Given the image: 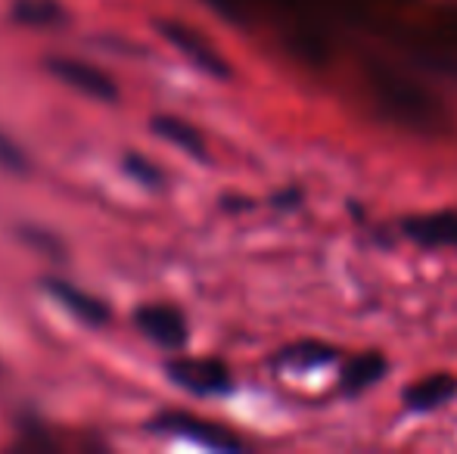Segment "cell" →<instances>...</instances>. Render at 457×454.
<instances>
[{
    "label": "cell",
    "instance_id": "6da1fadb",
    "mask_svg": "<svg viewBox=\"0 0 457 454\" xmlns=\"http://www.w3.org/2000/svg\"><path fill=\"white\" fill-rule=\"evenodd\" d=\"M44 72L54 81H60L62 87H72L75 94L87 100H96L103 106H112L121 100V87L106 69H100L91 60L81 56H66V54H50L44 60Z\"/></svg>",
    "mask_w": 457,
    "mask_h": 454
},
{
    "label": "cell",
    "instance_id": "7a4b0ae2",
    "mask_svg": "<svg viewBox=\"0 0 457 454\" xmlns=\"http://www.w3.org/2000/svg\"><path fill=\"white\" fill-rule=\"evenodd\" d=\"M153 25H156L159 37H162L169 47H175L193 69H199V72L209 75V78H215V81L234 78V69H230L228 56H224L199 29L181 22V19H156Z\"/></svg>",
    "mask_w": 457,
    "mask_h": 454
},
{
    "label": "cell",
    "instance_id": "3957f363",
    "mask_svg": "<svg viewBox=\"0 0 457 454\" xmlns=\"http://www.w3.org/2000/svg\"><path fill=\"white\" fill-rule=\"evenodd\" d=\"M165 376L190 395H224L234 389V374L215 355H175L165 361Z\"/></svg>",
    "mask_w": 457,
    "mask_h": 454
},
{
    "label": "cell",
    "instance_id": "277c9868",
    "mask_svg": "<svg viewBox=\"0 0 457 454\" xmlns=\"http://www.w3.org/2000/svg\"><path fill=\"white\" fill-rule=\"evenodd\" d=\"M150 433H165V436H181L190 439L196 445L205 449H218V451H243L246 442L237 436L230 426L215 424V420L196 417L190 411H159L150 420Z\"/></svg>",
    "mask_w": 457,
    "mask_h": 454
},
{
    "label": "cell",
    "instance_id": "5b68a950",
    "mask_svg": "<svg viewBox=\"0 0 457 454\" xmlns=\"http://www.w3.org/2000/svg\"><path fill=\"white\" fill-rule=\"evenodd\" d=\"M134 327L144 340L165 351H181L190 340L187 315L175 302H144L134 309Z\"/></svg>",
    "mask_w": 457,
    "mask_h": 454
},
{
    "label": "cell",
    "instance_id": "8992f818",
    "mask_svg": "<svg viewBox=\"0 0 457 454\" xmlns=\"http://www.w3.org/2000/svg\"><path fill=\"white\" fill-rule=\"evenodd\" d=\"M398 234L408 243H414L417 249H427V252H442V249L457 252V209L404 215L398 221Z\"/></svg>",
    "mask_w": 457,
    "mask_h": 454
},
{
    "label": "cell",
    "instance_id": "52a82bcc",
    "mask_svg": "<svg viewBox=\"0 0 457 454\" xmlns=\"http://www.w3.org/2000/svg\"><path fill=\"white\" fill-rule=\"evenodd\" d=\"M41 286L50 293V299H54L56 305H62L69 315L79 318V321L87 324V327H106L109 318H112V315H109V305L103 302V299H96L94 293L75 286L72 280L47 277Z\"/></svg>",
    "mask_w": 457,
    "mask_h": 454
},
{
    "label": "cell",
    "instance_id": "ba28073f",
    "mask_svg": "<svg viewBox=\"0 0 457 454\" xmlns=\"http://www.w3.org/2000/svg\"><path fill=\"white\" fill-rule=\"evenodd\" d=\"M457 399V374H427L402 389V408L408 414L442 411Z\"/></svg>",
    "mask_w": 457,
    "mask_h": 454
},
{
    "label": "cell",
    "instance_id": "9c48e42d",
    "mask_svg": "<svg viewBox=\"0 0 457 454\" xmlns=\"http://www.w3.org/2000/svg\"><path fill=\"white\" fill-rule=\"evenodd\" d=\"M150 131L156 134L159 140H165L169 146L181 150L184 156L196 159V162H209V140H205V131L193 125V121L181 119V115L156 112L150 119Z\"/></svg>",
    "mask_w": 457,
    "mask_h": 454
},
{
    "label": "cell",
    "instance_id": "30bf717a",
    "mask_svg": "<svg viewBox=\"0 0 457 454\" xmlns=\"http://www.w3.org/2000/svg\"><path fill=\"white\" fill-rule=\"evenodd\" d=\"M386 374H389V361L383 351H361V355L345 358L339 367V395L355 399L370 386H377Z\"/></svg>",
    "mask_w": 457,
    "mask_h": 454
},
{
    "label": "cell",
    "instance_id": "8fae6325",
    "mask_svg": "<svg viewBox=\"0 0 457 454\" xmlns=\"http://www.w3.org/2000/svg\"><path fill=\"white\" fill-rule=\"evenodd\" d=\"M274 367H283V370H318V367H330V364L339 361V349L327 343H318V340H299V343H289L283 349L274 351Z\"/></svg>",
    "mask_w": 457,
    "mask_h": 454
},
{
    "label": "cell",
    "instance_id": "7c38bea8",
    "mask_svg": "<svg viewBox=\"0 0 457 454\" xmlns=\"http://www.w3.org/2000/svg\"><path fill=\"white\" fill-rule=\"evenodd\" d=\"M10 16L29 31H50L69 22V12L60 0H12Z\"/></svg>",
    "mask_w": 457,
    "mask_h": 454
},
{
    "label": "cell",
    "instance_id": "4fadbf2b",
    "mask_svg": "<svg viewBox=\"0 0 457 454\" xmlns=\"http://www.w3.org/2000/svg\"><path fill=\"white\" fill-rule=\"evenodd\" d=\"M0 171L12 177H25L31 171V159L25 153V146L4 128H0Z\"/></svg>",
    "mask_w": 457,
    "mask_h": 454
},
{
    "label": "cell",
    "instance_id": "5bb4252c",
    "mask_svg": "<svg viewBox=\"0 0 457 454\" xmlns=\"http://www.w3.org/2000/svg\"><path fill=\"white\" fill-rule=\"evenodd\" d=\"M121 169H125V175L131 177V181L144 184V187H153V190L162 187V181H165L162 169H159L153 159L140 156V153H125V159H121Z\"/></svg>",
    "mask_w": 457,
    "mask_h": 454
}]
</instances>
